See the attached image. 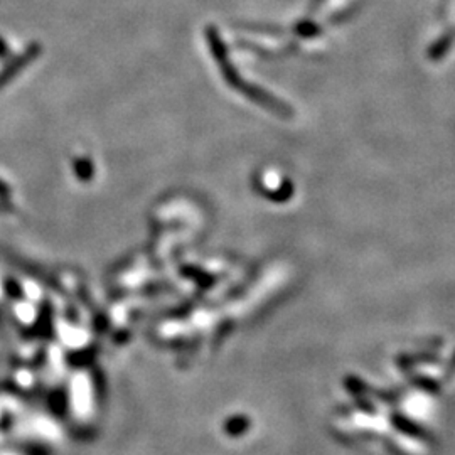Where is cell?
Here are the masks:
<instances>
[{"instance_id": "obj_9", "label": "cell", "mask_w": 455, "mask_h": 455, "mask_svg": "<svg viewBox=\"0 0 455 455\" xmlns=\"http://www.w3.org/2000/svg\"><path fill=\"white\" fill-rule=\"evenodd\" d=\"M7 54H9V46H7V42L0 37V60H3Z\"/></svg>"}, {"instance_id": "obj_6", "label": "cell", "mask_w": 455, "mask_h": 455, "mask_svg": "<svg viewBox=\"0 0 455 455\" xmlns=\"http://www.w3.org/2000/svg\"><path fill=\"white\" fill-rule=\"evenodd\" d=\"M51 408L56 411H63L66 408V395L63 391L54 393L53 400H51Z\"/></svg>"}, {"instance_id": "obj_4", "label": "cell", "mask_w": 455, "mask_h": 455, "mask_svg": "<svg viewBox=\"0 0 455 455\" xmlns=\"http://www.w3.org/2000/svg\"><path fill=\"white\" fill-rule=\"evenodd\" d=\"M96 357V348H87L81 349V351H75L73 354H69V363L76 368H83V366H89V364L95 361Z\"/></svg>"}, {"instance_id": "obj_3", "label": "cell", "mask_w": 455, "mask_h": 455, "mask_svg": "<svg viewBox=\"0 0 455 455\" xmlns=\"http://www.w3.org/2000/svg\"><path fill=\"white\" fill-rule=\"evenodd\" d=\"M36 329L44 337L53 336V307L48 301H44L39 307V316L36 321Z\"/></svg>"}, {"instance_id": "obj_1", "label": "cell", "mask_w": 455, "mask_h": 455, "mask_svg": "<svg viewBox=\"0 0 455 455\" xmlns=\"http://www.w3.org/2000/svg\"><path fill=\"white\" fill-rule=\"evenodd\" d=\"M41 54H42V46L37 44V42H33V44L27 46L21 54H17V56H14L12 60L7 61V63L2 66V69H0V89L6 88L14 78L21 75L22 69L27 68L29 64H33Z\"/></svg>"}, {"instance_id": "obj_7", "label": "cell", "mask_w": 455, "mask_h": 455, "mask_svg": "<svg viewBox=\"0 0 455 455\" xmlns=\"http://www.w3.org/2000/svg\"><path fill=\"white\" fill-rule=\"evenodd\" d=\"M10 197H12V189L3 179H0V199L10 201Z\"/></svg>"}, {"instance_id": "obj_5", "label": "cell", "mask_w": 455, "mask_h": 455, "mask_svg": "<svg viewBox=\"0 0 455 455\" xmlns=\"http://www.w3.org/2000/svg\"><path fill=\"white\" fill-rule=\"evenodd\" d=\"M3 292H6L7 297L12 298V301H21V298H24V289H22L21 283L15 278L3 280Z\"/></svg>"}, {"instance_id": "obj_2", "label": "cell", "mask_w": 455, "mask_h": 455, "mask_svg": "<svg viewBox=\"0 0 455 455\" xmlns=\"http://www.w3.org/2000/svg\"><path fill=\"white\" fill-rule=\"evenodd\" d=\"M73 172H75L76 179L83 184H88V182L93 181L96 174V167L91 162V159L88 157H76L73 161Z\"/></svg>"}, {"instance_id": "obj_8", "label": "cell", "mask_w": 455, "mask_h": 455, "mask_svg": "<svg viewBox=\"0 0 455 455\" xmlns=\"http://www.w3.org/2000/svg\"><path fill=\"white\" fill-rule=\"evenodd\" d=\"M15 211V206L10 201L0 199V215H9V213Z\"/></svg>"}]
</instances>
